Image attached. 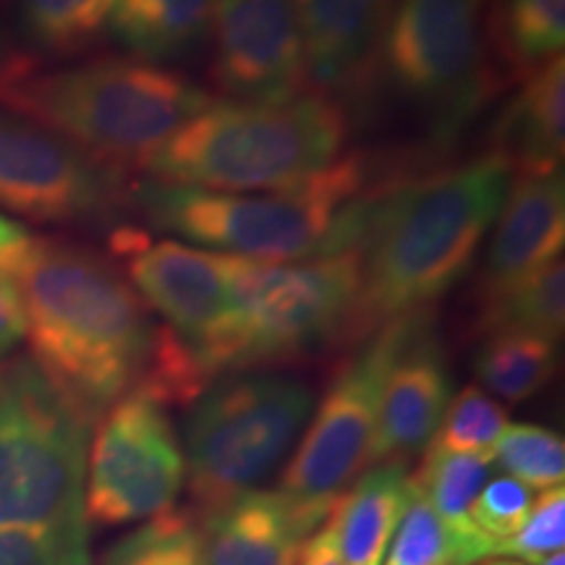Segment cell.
Segmentation results:
<instances>
[{"label":"cell","mask_w":565,"mask_h":565,"mask_svg":"<svg viewBox=\"0 0 565 565\" xmlns=\"http://www.w3.org/2000/svg\"><path fill=\"white\" fill-rule=\"evenodd\" d=\"M32 362L92 422L129 395L150 364L147 303L110 259L63 238L32 236L11 267Z\"/></svg>","instance_id":"6da1fadb"},{"label":"cell","mask_w":565,"mask_h":565,"mask_svg":"<svg viewBox=\"0 0 565 565\" xmlns=\"http://www.w3.org/2000/svg\"><path fill=\"white\" fill-rule=\"evenodd\" d=\"M511 168L484 154L461 168L372 194L356 244V333L424 312L469 273L511 192Z\"/></svg>","instance_id":"7a4b0ae2"},{"label":"cell","mask_w":565,"mask_h":565,"mask_svg":"<svg viewBox=\"0 0 565 565\" xmlns=\"http://www.w3.org/2000/svg\"><path fill=\"white\" fill-rule=\"evenodd\" d=\"M207 105V89L145 61L40 68L32 55H17L0 68V108L58 134L121 179L150 166L154 152Z\"/></svg>","instance_id":"3957f363"},{"label":"cell","mask_w":565,"mask_h":565,"mask_svg":"<svg viewBox=\"0 0 565 565\" xmlns=\"http://www.w3.org/2000/svg\"><path fill=\"white\" fill-rule=\"evenodd\" d=\"M370 160L338 158L282 192L223 194L145 181L139 210L158 231L259 263H296L356 249L372 194Z\"/></svg>","instance_id":"277c9868"},{"label":"cell","mask_w":565,"mask_h":565,"mask_svg":"<svg viewBox=\"0 0 565 565\" xmlns=\"http://www.w3.org/2000/svg\"><path fill=\"white\" fill-rule=\"evenodd\" d=\"M345 137L349 121L333 97L212 103L154 152L147 171L158 183L204 192H282L338 160Z\"/></svg>","instance_id":"5b68a950"},{"label":"cell","mask_w":565,"mask_h":565,"mask_svg":"<svg viewBox=\"0 0 565 565\" xmlns=\"http://www.w3.org/2000/svg\"><path fill=\"white\" fill-rule=\"evenodd\" d=\"M362 270L356 249L303 263L233 257L231 320L204 353L212 377L301 362L343 338H359Z\"/></svg>","instance_id":"8992f818"},{"label":"cell","mask_w":565,"mask_h":565,"mask_svg":"<svg viewBox=\"0 0 565 565\" xmlns=\"http://www.w3.org/2000/svg\"><path fill=\"white\" fill-rule=\"evenodd\" d=\"M92 424L30 356L0 366V532L89 534Z\"/></svg>","instance_id":"52a82bcc"},{"label":"cell","mask_w":565,"mask_h":565,"mask_svg":"<svg viewBox=\"0 0 565 565\" xmlns=\"http://www.w3.org/2000/svg\"><path fill=\"white\" fill-rule=\"evenodd\" d=\"M315 408L303 380L228 372L194 401L186 422V477L196 519L257 490L294 448Z\"/></svg>","instance_id":"ba28073f"},{"label":"cell","mask_w":565,"mask_h":565,"mask_svg":"<svg viewBox=\"0 0 565 565\" xmlns=\"http://www.w3.org/2000/svg\"><path fill=\"white\" fill-rule=\"evenodd\" d=\"M490 0H393L380 61L433 141H454L490 100Z\"/></svg>","instance_id":"9c48e42d"},{"label":"cell","mask_w":565,"mask_h":565,"mask_svg":"<svg viewBox=\"0 0 565 565\" xmlns=\"http://www.w3.org/2000/svg\"><path fill=\"white\" fill-rule=\"evenodd\" d=\"M429 309H424L380 324L377 333L335 374L280 477L278 490L303 511L328 519L335 500L370 466L387 372Z\"/></svg>","instance_id":"30bf717a"},{"label":"cell","mask_w":565,"mask_h":565,"mask_svg":"<svg viewBox=\"0 0 565 565\" xmlns=\"http://www.w3.org/2000/svg\"><path fill=\"white\" fill-rule=\"evenodd\" d=\"M186 458L166 406L131 391L97 424L87 458L84 513L89 524L147 521L175 508Z\"/></svg>","instance_id":"8fae6325"},{"label":"cell","mask_w":565,"mask_h":565,"mask_svg":"<svg viewBox=\"0 0 565 565\" xmlns=\"http://www.w3.org/2000/svg\"><path fill=\"white\" fill-rule=\"evenodd\" d=\"M121 175L42 126L0 113V207L42 225L108 221Z\"/></svg>","instance_id":"7c38bea8"},{"label":"cell","mask_w":565,"mask_h":565,"mask_svg":"<svg viewBox=\"0 0 565 565\" xmlns=\"http://www.w3.org/2000/svg\"><path fill=\"white\" fill-rule=\"evenodd\" d=\"M113 246L139 299L166 317L168 328L204 353L231 320L233 254L194 249L179 242H152L139 231H121ZM207 366V364H204Z\"/></svg>","instance_id":"4fadbf2b"},{"label":"cell","mask_w":565,"mask_h":565,"mask_svg":"<svg viewBox=\"0 0 565 565\" xmlns=\"http://www.w3.org/2000/svg\"><path fill=\"white\" fill-rule=\"evenodd\" d=\"M210 34V79L233 100L282 103L309 82L294 0H217Z\"/></svg>","instance_id":"5bb4252c"},{"label":"cell","mask_w":565,"mask_h":565,"mask_svg":"<svg viewBox=\"0 0 565 565\" xmlns=\"http://www.w3.org/2000/svg\"><path fill=\"white\" fill-rule=\"evenodd\" d=\"M450 393L454 377L448 356L433 333L427 312L387 372L370 463L408 461L427 448L448 412Z\"/></svg>","instance_id":"9a60e30c"},{"label":"cell","mask_w":565,"mask_h":565,"mask_svg":"<svg viewBox=\"0 0 565 565\" xmlns=\"http://www.w3.org/2000/svg\"><path fill=\"white\" fill-rule=\"evenodd\" d=\"M307 79L322 92H345L374 74L393 0H294Z\"/></svg>","instance_id":"2e32d148"},{"label":"cell","mask_w":565,"mask_h":565,"mask_svg":"<svg viewBox=\"0 0 565 565\" xmlns=\"http://www.w3.org/2000/svg\"><path fill=\"white\" fill-rule=\"evenodd\" d=\"M280 490H249L200 515L207 565H296L303 542L322 524Z\"/></svg>","instance_id":"e0dca14e"},{"label":"cell","mask_w":565,"mask_h":565,"mask_svg":"<svg viewBox=\"0 0 565 565\" xmlns=\"http://www.w3.org/2000/svg\"><path fill=\"white\" fill-rule=\"evenodd\" d=\"M565 244V181L563 171L524 175L508 192L494 221L479 296L511 286L524 275L561 259Z\"/></svg>","instance_id":"ac0fdd59"},{"label":"cell","mask_w":565,"mask_h":565,"mask_svg":"<svg viewBox=\"0 0 565 565\" xmlns=\"http://www.w3.org/2000/svg\"><path fill=\"white\" fill-rule=\"evenodd\" d=\"M565 150V61L542 63L500 116L492 137V154L511 173L547 175L563 171Z\"/></svg>","instance_id":"d6986e66"},{"label":"cell","mask_w":565,"mask_h":565,"mask_svg":"<svg viewBox=\"0 0 565 565\" xmlns=\"http://www.w3.org/2000/svg\"><path fill=\"white\" fill-rule=\"evenodd\" d=\"M408 498L406 461H385L366 471L330 508L345 565H383Z\"/></svg>","instance_id":"ffe728a7"},{"label":"cell","mask_w":565,"mask_h":565,"mask_svg":"<svg viewBox=\"0 0 565 565\" xmlns=\"http://www.w3.org/2000/svg\"><path fill=\"white\" fill-rule=\"evenodd\" d=\"M490 466V456L454 454V450L427 445L424 461L412 477L416 490L427 498L454 542V565H477L492 557L494 545L469 521V508L487 484Z\"/></svg>","instance_id":"44dd1931"},{"label":"cell","mask_w":565,"mask_h":565,"mask_svg":"<svg viewBox=\"0 0 565 565\" xmlns=\"http://www.w3.org/2000/svg\"><path fill=\"white\" fill-rule=\"evenodd\" d=\"M217 0H118L110 32L145 63L179 61L207 40Z\"/></svg>","instance_id":"7402d4cb"},{"label":"cell","mask_w":565,"mask_h":565,"mask_svg":"<svg viewBox=\"0 0 565 565\" xmlns=\"http://www.w3.org/2000/svg\"><path fill=\"white\" fill-rule=\"evenodd\" d=\"M565 322V265L553 259L540 270L524 275L511 286L482 296L479 303V333L526 330L547 338H561Z\"/></svg>","instance_id":"603a6c76"},{"label":"cell","mask_w":565,"mask_h":565,"mask_svg":"<svg viewBox=\"0 0 565 565\" xmlns=\"http://www.w3.org/2000/svg\"><path fill=\"white\" fill-rule=\"evenodd\" d=\"M557 366L555 341L526 330H498L484 338L475 356V374L487 391L521 404L553 380Z\"/></svg>","instance_id":"cb8c5ba5"},{"label":"cell","mask_w":565,"mask_h":565,"mask_svg":"<svg viewBox=\"0 0 565 565\" xmlns=\"http://www.w3.org/2000/svg\"><path fill=\"white\" fill-rule=\"evenodd\" d=\"M118 0H13V17L21 34L42 53H84L110 30Z\"/></svg>","instance_id":"d4e9b609"},{"label":"cell","mask_w":565,"mask_h":565,"mask_svg":"<svg viewBox=\"0 0 565 565\" xmlns=\"http://www.w3.org/2000/svg\"><path fill=\"white\" fill-rule=\"evenodd\" d=\"M494 34L519 71L557 58L565 42V0H503Z\"/></svg>","instance_id":"484cf974"},{"label":"cell","mask_w":565,"mask_h":565,"mask_svg":"<svg viewBox=\"0 0 565 565\" xmlns=\"http://www.w3.org/2000/svg\"><path fill=\"white\" fill-rule=\"evenodd\" d=\"M103 565H207L200 519L192 508H171L137 532L126 534L105 555Z\"/></svg>","instance_id":"4316f807"},{"label":"cell","mask_w":565,"mask_h":565,"mask_svg":"<svg viewBox=\"0 0 565 565\" xmlns=\"http://www.w3.org/2000/svg\"><path fill=\"white\" fill-rule=\"evenodd\" d=\"M492 461L532 490H550L565 479V443L540 424H508L494 445Z\"/></svg>","instance_id":"83f0119b"},{"label":"cell","mask_w":565,"mask_h":565,"mask_svg":"<svg viewBox=\"0 0 565 565\" xmlns=\"http://www.w3.org/2000/svg\"><path fill=\"white\" fill-rule=\"evenodd\" d=\"M508 427V412L482 387L469 385L448 404L433 443L454 454L490 456Z\"/></svg>","instance_id":"f1b7e54d"},{"label":"cell","mask_w":565,"mask_h":565,"mask_svg":"<svg viewBox=\"0 0 565 565\" xmlns=\"http://www.w3.org/2000/svg\"><path fill=\"white\" fill-rule=\"evenodd\" d=\"M383 565H454V542L412 479L406 511L401 515Z\"/></svg>","instance_id":"f546056e"},{"label":"cell","mask_w":565,"mask_h":565,"mask_svg":"<svg viewBox=\"0 0 565 565\" xmlns=\"http://www.w3.org/2000/svg\"><path fill=\"white\" fill-rule=\"evenodd\" d=\"M534 505V490L513 477L487 482L469 508V521L492 545L511 540ZM494 555V550H492Z\"/></svg>","instance_id":"4dcf8cb0"},{"label":"cell","mask_w":565,"mask_h":565,"mask_svg":"<svg viewBox=\"0 0 565 565\" xmlns=\"http://www.w3.org/2000/svg\"><path fill=\"white\" fill-rule=\"evenodd\" d=\"M565 547V490L550 487L534 498L532 511L511 540L494 545V555H513L524 563H534Z\"/></svg>","instance_id":"1f68e13d"},{"label":"cell","mask_w":565,"mask_h":565,"mask_svg":"<svg viewBox=\"0 0 565 565\" xmlns=\"http://www.w3.org/2000/svg\"><path fill=\"white\" fill-rule=\"evenodd\" d=\"M0 565H92L89 534L3 529Z\"/></svg>","instance_id":"d6a6232c"},{"label":"cell","mask_w":565,"mask_h":565,"mask_svg":"<svg viewBox=\"0 0 565 565\" xmlns=\"http://www.w3.org/2000/svg\"><path fill=\"white\" fill-rule=\"evenodd\" d=\"M26 338V315L21 303L17 282L11 275L0 273V359L17 351V345Z\"/></svg>","instance_id":"836d02e7"},{"label":"cell","mask_w":565,"mask_h":565,"mask_svg":"<svg viewBox=\"0 0 565 565\" xmlns=\"http://www.w3.org/2000/svg\"><path fill=\"white\" fill-rule=\"evenodd\" d=\"M296 565H345L341 550H338L335 532L328 519L303 542L301 553L296 557Z\"/></svg>","instance_id":"e575fe53"},{"label":"cell","mask_w":565,"mask_h":565,"mask_svg":"<svg viewBox=\"0 0 565 565\" xmlns=\"http://www.w3.org/2000/svg\"><path fill=\"white\" fill-rule=\"evenodd\" d=\"M30 238L32 236L21 225L9 221L6 215H0V273H11V267L17 265V259L26 249Z\"/></svg>","instance_id":"d590c367"},{"label":"cell","mask_w":565,"mask_h":565,"mask_svg":"<svg viewBox=\"0 0 565 565\" xmlns=\"http://www.w3.org/2000/svg\"><path fill=\"white\" fill-rule=\"evenodd\" d=\"M17 55H19V53H11V51H9V45H6V38H3V34H0V68L9 66V63H11L13 58H17Z\"/></svg>","instance_id":"8d00e7d4"},{"label":"cell","mask_w":565,"mask_h":565,"mask_svg":"<svg viewBox=\"0 0 565 565\" xmlns=\"http://www.w3.org/2000/svg\"><path fill=\"white\" fill-rule=\"evenodd\" d=\"M529 565H565V555H563V550H561V553H550V555L540 557V561H534V563H529Z\"/></svg>","instance_id":"74e56055"},{"label":"cell","mask_w":565,"mask_h":565,"mask_svg":"<svg viewBox=\"0 0 565 565\" xmlns=\"http://www.w3.org/2000/svg\"><path fill=\"white\" fill-rule=\"evenodd\" d=\"M477 565H526V563H511V561H482Z\"/></svg>","instance_id":"f35d334b"}]
</instances>
